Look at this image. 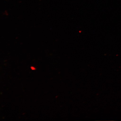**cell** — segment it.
<instances>
[{"mask_svg":"<svg viewBox=\"0 0 121 121\" xmlns=\"http://www.w3.org/2000/svg\"><path fill=\"white\" fill-rule=\"evenodd\" d=\"M31 69H32V70H35V68L34 67H31Z\"/></svg>","mask_w":121,"mask_h":121,"instance_id":"obj_1","label":"cell"}]
</instances>
